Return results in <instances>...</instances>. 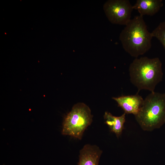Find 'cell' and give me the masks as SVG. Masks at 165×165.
<instances>
[{
  "label": "cell",
  "mask_w": 165,
  "mask_h": 165,
  "mask_svg": "<svg viewBox=\"0 0 165 165\" xmlns=\"http://www.w3.org/2000/svg\"><path fill=\"white\" fill-rule=\"evenodd\" d=\"M152 37L143 16L139 15L131 19L125 26L120 34L119 39L124 50L136 58L150 49Z\"/></svg>",
  "instance_id": "obj_2"
},
{
  "label": "cell",
  "mask_w": 165,
  "mask_h": 165,
  "mask_svg": "<svg viewBox=\"0 0 165 165\" xmlns=\"http://www.w3.org/2000/svg\"><path fill=\"white\" fill-rule=\"evenodd\" d=\"M108 20L112 23L126 26L131 20L133 6L128 0H109L103 6Z\"/></svg>",
  "instance_id": "obj_5"
},
{
  "label": "cell",
  "mask_w": 165,
  "mask_h": 165,
  "mask_svg": "<svg viewBox=\"0 0 165 165\" xmlns=\"http://www.w3.org/2000/svg\"><path fill=\"white\" fill-rule=\"evenodd\" d=\"M162 66L161 62L158 57L135 58L129 68L131 83L139 91L154 92L156 85L162 80Z\"/></svg>",
  "instance_id": "obj_1"
},
{
  "label": "cell",
  "mask_w": 165,
  "mask_h": 165,
  "mask_svg": "<svg viewBox=\"0 0 165 165\" xmlns=\"http://www.w3.org/2000/svg\"><path fill=\"white\" fill-rule=\"evenodd\" d=\"M163 5L162 0H137L133 8L137 10L141 16H152L156 13Z\"/></svg>",
  "instance_id": "obj_8"
},
{
  "label": "cell",
  "mask_w": 165,
  "mask_h": 165,
  "mask_svg": "<svg viewBox=\"0 0 165 165\" xmlns=\"http://www.w3.org/2000/svg\"><path fill=\"white\" fill-rule=\"evenodd\" d=\"M136 119L145 131L159 128L165 123V93L151 92L144 99Z\"/></svg>",
  "instance_id": "obj_3"
},
{
  "label": "cell",
  "mask_w": 165,
  "mask_h": 165,
  "mask_svg": "<svg viewBox=\"0 0 165 165\" xmlns=\"http://www.w3.org/2000/svg\"><path fill=\"white\" fill-rule=\"evenodd\" d=\"M118 105L126 114H132L136 115L141 107L144 101L142 97L138 94L135 95L122 96L112 97Z\"/></svg>",
  "instance_id": "obj_6"
},
{
  "label": "cell",
  "mask_w": 165,
  "mask_h": 165,
  "mask_svg": "<svg viewBox=\"0 0 165 165\" xmlns=\"http://www.w3.org/2000/svg\"><path fill=\"white\" fill-rule=\"evenodd\" d=\"M102 152L96 145H85L79 152L78 165H98Z\"/></svg>",
  "instance_id": "obj_7"
},
{
  "label": "cell",
  "mask_w": 165,
  "mask_h": 165,
  "mask_svg": "<svg viewBox=\"0 0 165 165\" xmlns=\"http://www.w3.org/2000/svg\"><path fill=\"white\" fill-rule=\"evenodd\" d=\"M151 33L160 42L165 50V21L160 23Z\"/></svg>",
  "instance_id": "obj_10"
},
{
  "label": "cell",
  "mask_w": 165,
  "mask_h": 165,
  "mask_svg": "<svg viewBox=\"0 0 165 165\" xmlns=\"http://www.w3.org/2000/svg\"><path fill=\"white\" fill-rule=\"evenodd\" d=\"M126 114L124 113L120 116H116L108 112L105 113L104 117L105 123L108 126L111 131L114 133L117 137L121 134L124 128Z\"/></svg>",
  "instance_id": "obj_9"
},
{
  "label": "cell",
  "mask_w": 165,
  "mask_h": 165,
  "mask_svg": "<svg viewBox=\"0 0 165 165\" xmlns=\"http://www.w3.org/2000/svg\"><path fill=\"white\" fill-rule=\"evenodd\" d=\"M93 116L89 107L83 103L75 105L64 118L62 134L79 140L92 122Z\"/></svg>",
  "instance_id": "obj_4"
}]
</instances>
